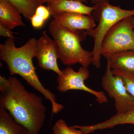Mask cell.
I'll return each instance as SVG.
<instances>
[{"instance_id":"obj_7","label":"cell","mask_w":134,"mask_h":134,"mask_svg":"<svg viewBox=\"0 0 134 134\" xmlns=\"http://www.w3.org/2000/svg\"><path fill=\"white\" fill-rule=\"evenodd\" d=\"M62 71V74L58 75L57 79L58 91L64 93L71 90L83 91L95 96L96 101L99 104L108 102L107 97L103 91L93 90L85 85V81L90 76L88 68L82 66L78 71H75L71 67H68Z\"/></svg>"},{"instance_id":"obj_3","label":"cell","mask_w":134,"mask_h":134,"mask_svg":"<svg viewBox=\"0 0 134 134\" xmlns=\"http://www.w3.org/2000/svg\"><path fill=\"white\" fill-rule=\"evenodd\" d=\"M95 9L92 14L98 25L92 30L86 32L87 35L94 40V46L92 52V64L97 68H100L101 46L104 37L113 26L123 19L134 16V9L126 10L119 6L111 5L108 1L101 2L94 5Z\"/></svg>"},{"instance_id":"obj_23","label":"cell","mask_w":134,"mask_h":134,"mask_svg":"<svg viewBox=\"0 0 134 134\" xmlns=\"http://www.w3.org/2000/svg\"><path fill=\"white\" fill-rule=\"evenodd\" d=\"M74 1H78L81 2L87 3V0H74Z\"/></svg>"},{"instance_id":"obj_6","label":"cell","mask_w":134,"mask_h":134,"mask_svg":"<svg viewBox=\"0 0 134 134\" xmlns=\"http://www.w3.org/2000/svg\"><path fill=\"white\" fill-rule=\"evenodd\" d=\"M101 85L109 97L114 100L116 114H122L134 110V98L127 90L122 78L113 74L108 62Z\"/></svg>"},{"instance_id":"obj_4","label":"cell","mask_w":134,"mask_h":134,"mask_svg":"<svg viewBox=\"0 0 134 134\" xmlns=\"http://www.w3.org/2000/svg\"><path fill=\"white\" fill-rule=\"evenodd\" d=\"M48 30L58 46L59 59L63 64L70 66L78 63L88 68L92 63V52L82 47V41L78 36L58 24L54 19L50 22Z\"/></svg>"},{"instance_id":"obj_22","label":"cell","mask_w":134,"mask_h":134,"mask_svg":"<svg viewBox=\"0 0 134 134\" xmlns=\"http://www.w3.org/2000/svg\"><path fill=\"white\" fill-rule=\"evenodd\" d=\"M131 25L134 30V16H132L131 19Z\"/></svg>"},{"instance_id":"obj_14","label":"cell","mask_w":134,"mask_h":134,"mask_svg":"<svg viewBox=\"0 0 134 134\" xmlns=\"http://www.w3.org/2000/svg\"><path fill=\"white\" fill-rule=\"evenodd\" d=\"M0 134H30L28 130L18 123L2 106L0 105Z\"/></svg>"},{"instance_id":"obj_13","label":"cell","mask_w":134,"mask_h":134,"mask_svg":"<svg viewBox=\"0 0 134 134\" xmlns=\"http://www.w3.org/2000/svg\"><path fill=\"white\" fill-rule=\"evenodd\" d=\"M106 59L112 70H121L134 74V50L115 53Z\"/></svg>"},{"instance_id":"obj_17","label":"cell","mask_w":134,"mask_h":134,"mask_svg":"<svg viewBox=\"0 0 134 134\" xmlns=\"http://www.w3.org/2000/svg\"><path fill=\"white\" fill-rule=\"evenodd\" d=\"M53 134H87L74 126H68L65 120H58L52 127Z\"/></svg>"},{"instance_id":"obj_1","label":"cell","mask_w":134,"mask_h":134,"mask_svg":"<svg viewBox=\"0 0 134 134\" xmlns=\"http://www.w3.org/2000/svg\"><path fill=\"white\" fill-rule=\"evenodd\" d=\"M0 105L6 109L30 134H39L46 119V108L43 99L27 91L15 77L0 76Z\"/></svg>"},{"instance_id":"obj_10","label":"cell","mask_w":134,"mask_h":134,"mask_svg":"<svg viewBox=\"0 0 134 134\" xmlns=\"http://www.w3.org/2000/svg\"><path fill=\"white\" fill-rule=\"evenodd\" d=\"M48 9L54 18L64 12H72L92 15L95 7L84 5L83 3L74 0H55L47 3Z\"/></svg>"},{"instance_id":"obj_8","label":"cell","mask_w":134,"mask_h":134,"mask_svg":"<svg viewBox=\"0 0 134 134\" xmlns=\"http://www.w3.org/2000/svg\"><path fill=\"white\" fill-rule=\"evenodd\" d=\"M58 24L78 36L82 41L86 38V32L92 30L96 24L93 16L72 12H64L54 18Z\"/></svg>"},{"instance_id":"obj_5","label":"cell","mask_w":134,"mask_h":134,"mask_svg":"<svg viewBox=\"0 0 134 134\" xmlns=\"http://www.w3.org/2000/svg\"><path fill=\"white\" fill-rule=\"evenodd\" d=\"M126 18L113 26L106 34L101 46V55L106 58L113 54L134 50V30L131 17Z\"/></svg>"},{"instance_id":"obj_20","label":"cell","mask_w":134,"mask_h":134,"mask_svg":"<svg viewBox=\"0 0 134 134\" xmlns=\"http://www.w3.org/2000/svg\"><path fill=\"white\" fill-rule=\"evenodd\" d=\"M37 1H38V2L40 3V5H42L43 3H48L52 2L54 1L55 0H37Z\"/></svg>"},{"instance_id":"obj_21","label":"cell","mask_w":134,"mask_h":134,"mask_svg":"<svg viewBox=\"0 0 134 134\" xmlns=\"http://www.w3.org/2000/svg\"><path fill=\"white\" fill-rule=\"evenodd\" d=\"M108 1V0H91V2L92 4H96L101 2Z\"/></svg>"},{"instance_id":"obj_19","label":"cell","mask_w":134,"mask_h":134,"mask_svg":"<svg viewBox=\"0 0 134 134\" xmlns=\"http://www.w3.org/2000/svg\"><path fill=\"white\" fill-rule=\"evenodd\" d=\"M14 34H16L12 31L11 30L6 28L5 26L0 24V35L3 37H7L8 38H15L13 36Z\"/></svg>"},{"instance_id":"obj_18","label":"cell","mask_w":134,"mask_h":134,"mask_svg":"<svg viewBox=\"0 0 134 134\" xmlns=\"http://www.w3.org/2000/svg\"><path fill=\"white\" fill-rule=\"evenodd\" d=\"M112 72L122 78L127 90L134 99V74L121 70H112Z\"/></svg>"},{"instance_id":"obj_2","label":"cell","mask_w":134,"mask_h":134,"mask_svg":"<svg viewBox=\"0 0 134 134\" xmlns=\"http://www.w3.org/2000/svg\"><path fill=\"white\" fill-rule=\"evenodd\" d=\"M37 40L29 39L21 47L15 45V39L8 38L4 44H0V59L7 65L10 75H19L30 86L42 93L52 104V114L59 113L64 108L63 105L56 102L55 96L46 88L39 79L33 59L36 57L37 50Z\"/></svg>"},{"instance_id":"obj_16","label":"cell","mask_w":134,"mask_h":134,"mask_svg":"<svg viewBox=\"0 0 134 134\" xmlns=\"http://www.w3.org/2000/svg\"><path fill=\"white\" fill-rule=\"evenodd\" d=\"M50 15L51 14L47 7L44 5H40L37 8L30 19L32 25L35 29L41 28L50 18Z\"/></svg>"},{"instance_id":"obj_15","label":"cell","mask_w":134,"mask_h":134,"mask_svg":"<svg viewBox=\"0 0 134 134\" xmlns=\"http://www.w3.org/2000/svg\"><path fill=\"white\" fill-rule=\"evenodd\" d=\"M25 18L31 19L36 9L41 5L37 0H9Z\"/></svg>"},{"instance_id":"obj_11","label":"cell","mask_w":134,"mask_h":134,"mask_svg":"<svg viewBox=\"0 0 134 134\" xmlns=\"http://www.w3.org/2000/svg\"><path fill=\"white\" fill-rule=\"evenodd\" d=\"M21 14L9 0H0V24L10 30L25 26Z\"/></svg>"},{"instance_id":"obj_9","label":"cell","mask_w":134,"mask_h":134,"mask_svg":"<svg viewBox=\"0 0 134 134\" xmlns=\"http://www.w3.org/2000/svg\"><path fill=\"white\" fill-rule=\"evenodd\" d=\"M37 57L40 67L43 69L52 70L58 75L62 74V71L58 66L59 59L58 46L54 40L50 38L46 31L37 40Z\"/></svg>"},{"instance_id":"obj_12","label":"cell","mask_w":134,"mask_h":134,"mask_svg":"<svg viewBox=\"0 0 134 134\" xmlns=\"http://www.w3.org/2000/svg\"><path fill=\"white\" fill-rule=\"evenodd\" d=\"M126 124L134 125V110L122 114H116L109 119L95 125L84 126L83 129L84 132L89 134L98 130L107 129Z\"/></svg>"}]
</instances>
